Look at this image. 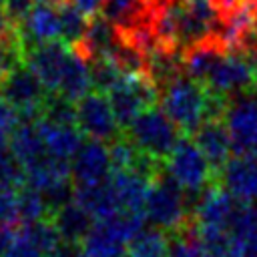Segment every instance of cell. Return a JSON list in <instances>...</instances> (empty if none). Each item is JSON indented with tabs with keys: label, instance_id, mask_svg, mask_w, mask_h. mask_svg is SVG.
Wrapping results in <instances>:
<instances>
[{
	"label": "cell",
	"instance_id": "obj_13",
	"mask_svg": "<svg viewBox=\"0 0 257 257\" xmlns=\"http://www.w3.org/2000/svg\"><path fill=\"white\" fill-rule=\"evenodd\" d=\"M112 173V161L108 153V145L102 141L86 139L70 161V175L74 189L82 187H98Z\"/></svg>",
	"mask_w": 257,
	"mask_h": 257
},
{
	"label": "cell",
	"instance_id": "obj_19",
	"mask_svg": "<svg viewBox=\"0 0 257 257\" xmlns=\"http://www.w3.org/2000/svg\"><path fill=\"white\" fill-rule=\"evenodd\" d=\"M36 128L40 133V139L44 143L48 157L58 161L70 163L84 141V135L78 131L76 124H56L46 118H38Z\"/></svg>",
	"mask_w": 257,
	"mask_h": 257
},
{
	"label": "cell",
	"instance_id": "obj_37",
	"mask_svg": "<svg viewBox=\"0 0 257 257\" xmlns=\"http://www.w3.org/2000/svg\"><path fill=\"white\" fill-rule=\"evenodd\" d=\"M8 147H10V137H8V133H4L0 128V153H4Z\"/></svg>",
	"mask_w": 257,
	"mask_h": 257
},
{
	"label": "cell",
	"instance_id": "obj_41",
	"mask_svg": "<svg viewBox=\"0 0 257 257\" xmlns=\"http://www.w3.org/2000/svg\"><path fill=\"white\" fill-rule=\"evenodd\" d=\"M0 257H2V255H0Z\"/></svg>",
	"mask_w": 257,
	"mask_h": 257
},
{
	"label": "cell",
	"instance_id": "obj_23",
	"mask_svg": "<svg viewBox=\"0 0 257 257\" xmlns=\"http://www.w3.org/2000/svg\"><path fill=\"white\" fill-rule=\"evenodd\" d=\"M106 94H108L112 112H114V116H116V122H118V126H120L122 131L139 116L141 110L149 108V106L143 102V98L139 96V92H137L124 78H120V82H118L116 86H112Z\"/></svg>",
	"mask_w": 257,
	"mask_h": 257
},
{
	"label": "cell",
	"instance_id": "obj_34",
	"mask_svg": "<svg viewBox=\"0 0 257 257\" xmlns=\"http://www.w3.org/2000/svg\"><path fill=\"white\" fill-rule=\"evenodd\" d=\"M209 2H211L213 10H215L219 22H225L233 12L239 10V6H241L245 0H209Z\"/></svg>",
	"mask_w": 257,
	"mask_h": 257
},
{
	"label": "cell",
	"instance_id": "obj_24",
	"mask_svg": "<svg viewBox=\"0 0 257 257\" xmlns=\"http://www.w3.org/2000/svg\"><path fill=\"white\" fill-rule=\"evenodd\" d=\"M169 237L165 231L151 227V229H141L135 239L128 245L126 257H167L169 253Z\"/></svg>",
	"mask_w": 257,
	"mask_h": 257
},
{
	"label": "cell",
	"instance_id": "obj_18",
	"mask_svg": "<svg viewBox=\"0 0 257 257\" xmlns=\"http://www.w3.org/2000/svg\"><path fill=\"white\" fill-rule=\"evenodd\" d=\"M193 139L217 173L233 157V143H231V137H229V131L223 118H207L197 128Z\"/></svg>",
	"mask_w": 257,
	"mask_h": 257
},
{
	"label": "cell",
	"instance_id": "obj_33",
	"mask_svg": "<svg viewBox=\"0 0 257 257\" xmlns=\"http://www.w3.org/2000/svg\"><path fill=\"white\" fill-rule=\"evenodd\" d=\"M32 6H34L32 0H6L4 12H6V16L14 24H18V22H22L28 16V12L32 10Z\"/></svg>",
	"mask_w": 257,
	"mask_h": 257
},
{
	"label": "cell",
	"instance_id": "obj_36",
	"mask_svg": "<svg viewBox=\"0 0 257 257\" xmlns=\"http://www.w3.org/2000/svg\"><path fill=\"white\" fill-rule=\"evenodd\" d=\"M50 257H82V253H80V249H76L72 243H64V245H58V247L50 253Z\"/></svg>",
	"mask_w": 257,
	"mask_h": 257
},
{
	"label": "cell",
	"instance_id": "obj_15",
	"mask_svg": "<svg viewBox=\"0 0 257 257\" xmlns=\"http://www.w3.org/2000/svg\"><path fill=\"white\" fill-rule=\"evenodd\" d=\"M227 52H229V48H227L223 36L219 32H211L181 50V68L189 78H193L197 82H205L211 68Z\"/></svg>",
	"mask_w": 257,
	"mask_h": 257
},
{
	"label": "cell",
	"instance_id": "obj_3",
	"mask_svg": "<svg viewBox=\"0 0 257 257\" xmlns=\"http://www.w3.org/2000/svg\"><path fill=\"white\" fill-rule=\"evenodd\" d=\"M143 215L153 227L165 233H179L193 221L189 195L165 173V169L153 179L149 187Z\"/></svg>",
	"mask_w": 257,
	"mask_h": 257
},
{
	"label": "cell",
	"instance_id": "obj_10",
	"mask_svg": "<svg viewBox=\"0 0 257 257\" xmlns=\"http://www.w3.org/2000/svg\"><path fill=\"white\" fill-rule=\"evenodd\" d=\"M153 175L139 169H118L112 171L106 179V195L112 209L116 213H139L143 215L145 201L149 195V187L153 183Z\"/></svg>",
	"mask_w": 257,
	"mask_h": 257
},
{
	"label": "cell",
	"instance_id": "obj_32",
	"mask_svg": "<svg viewBox=\"0 0 257 257\" xmlns=\"http://www.w3.org/2000/svg\"><path fill=\"white\" fill-rule=\"evenodd\" d=\"M18 124H20V112L4 96H0V128L4 133H12Z\"/></svg>",
	"mask_w": 257,
	"mask_h": 257
},
{
	"label": "cell",
	"instance_id": "obj_30",
	"mask_svg": "<svg viewBox=\"0 0 257 257\" xmlns=\"http://www.w3.org/2000/svg\"><path fill=\"white\" fill-rule=\"evenodd\" d=\"M16 191L18 189L0 183V239L18 223Z\"/></svg>",
	"mask_w": 257,
	"mask_h": 257
},
{
	"label": "cell",
	"instance_id": "obj_17",
	"mask_svg": "<svg viewBox=\"0 0 257 257\" xmlns=\"http://www.w3.org/2000/svg\"><path fill=\"white\" fill-rule=\"evenodd\" d=\"M66 54H68V44L58 38L28 50L24 54V62L36 72V76L42 80L48 92H58Z\"/></svg>",
	"mask_w": 257,
	"mask_h": 257
},
{
	"label": "cell",
	"instance_id": "obj_14",
	"mask_svg": "<svg viewBox=\"0 0 257 257\" xmlns=\"http://www.w3.org/2000/svg\"><path fill=\"white\" fill-rule=\"evenodd\" d=\"M217 183L239 201H257V149L233 155L217 173Z\"/></svg>",
	"mask_w": 257,
	"mask_h": 257
},
{
	"label": "cell",
	"instance_id": "obj_40",
	"mask_svg": "<svg viewBox=\"0 0 257 257\" xmlns=\"http://www.w3.org/2000/svg\"><path fill=\"white\" fill-rule=\"evenodd\" d=\"M4 6H6V0H0V10H4Z\"/></svg>",
	"mask_w": 257,
	"mask_h": 257
},
{
	"label": "cell",
	"instance_id": "obj_38",
	"mask_svg": "<svg viewBox=\"0 0 257 257\" xmlns=\"http://www.w3.org/2000/svg\"><path fill=\"white\" fill-rule=\"evenodd\" d=\"M34 4H48V6H60L66 0H32Z\"/></svg>",
	"mask_w": 257,
	"mask_h": 257
},
{
	"label": "cell",
	"instance_id": "obj_26",
	"mask_svg": "<svg viewBox=\"0 0 257 257\" xmlns=\"http://www.w3.org/2000/svg\"><path fill=\"white\" fill-rule=\"evenodd\" d=\"M16 211H18V223L40 221L50 215V207L46 199L28 185H22L16 191Z\"/></svg>",
	"mask_w": 257,
	"mask_h": 257
},
{
	"label": "cell",
	"instance_id": "obj_29",
	"mask_svg": "<svg viewBox=\"0 0 257 257\" xmlns=\"http://www.w3.org/2000/svg\"><path fill=\"white\" fill-rule=\"evenodd\" d=\"M20 62H24V50L18 40V34L14 32L6 38H0V82Z\"/></svg>",
	"mask_w": 257,
	"mask_h": 257
},
{
	"label": "cell",
	"instance_id": "obj_31",
	"mask_svg": "<svg viewBox=\"0 0 257 257\" xmlns=\"http://www.w3.org/2000/svg\"><path fill=\"white\" fill-rule=\"evenodd\" d=\"M24 179H26V171L8 147L4 153H0V183L20 189L24 185Z\"/></svg>",
	"mask_w": 257,
	"mask_h": 257
},
{
	"label": "cell",
	"instance_id": "obj_7",
	"mask_svg": "<svg viewBox=\"0 0 257 257\" xmlns=\"http://www.w3.org/2000/svg\"><path fill=\"white\" fill-rule=\"evenodd\" d=\"M48 94L50 92L42 80L26 62L14 66L0 82V96H4L20 112V120L36 122L42 118V106Z\"/></svg>",
	"mask_w": 257,
	"mask_h": 257
},
{
	"label": "cell",
	"instance_id": "obj_28",
	"mask_svg": "<svg viewBox=\"0 0 257 257\" xmlns=\"http://www.w3.org/2000/svg\"><path fill=\"white\" fill-rule=\"evenodd\" d=\"M42 118L56 124H76V102L60 92H50L42 106Z\"/></svg>",
	"mask_w": 257,
	"mask_h": 257
},
{
	"label": "cell",
	"instance_id": "obj_21",
	"mask_svg": "<svg viewBox=\"0 0 257 257\" xmlns=\"http://www.w3.org/2000/svg\"><path fill=\"white\" fill-rule=\"evenodd\" d=\"M10 151L22 163L24 171L48 157L40 133L36 128V122H28V120H20V124L10 133Z\"/></svg>",
	"mask_w": 257,
	"mask_h": 257
},
{
	"label": "cell",
	"instance_id": "obj_39",
	"mask_svg": "<svg viewBox=\"0 0 257 257\" xmlns=\"http://www.w3.org/2000/svg\"><path fill=\"white\" fill-rule=\"evenodd\" d=\"M179 2H183V4H191V2H203V0H179Z\"/></svg>",
	"mask_w": 257,
	"mask_h": 257
},
{
	"label": "cell",
	"instance_id": "obj_25",
	"mask_svg": "<svg viewBox=\"0 0 257 257\" xmlns=\"http://www.w3.org/2000/svg\"><path fill=\"white\" fill-rule=\"evenodd\" d=\"M88 70H90V90H98L104 94L112 86H116L124 74L122 68L118 66V62L110 54L94 56L88 62Z\"/></svg>",
	"mask_w": 257,
	"mask_h": 257
},
{
	"label": "cell",
	"instance_id": "obj_1",
	"mask_svg": "<svg viewBox=\"0 0 257 257\" xmlns=\"http://www.w3.org/2000/svg\"><path fill=\"white\" fill-rule=\"evenodd\" d=\"M235 199L217 181L209 185L193 205V229L203 241L209 257H225L231 247V229L239 209Z\"/></svg>",
	"mask_w": 257,
	"mask_h": 257
},
{
	"label": "cell",
	"instance_id": "obj_35",
	"mask_svg": "<svg viewBox=\"0 0 257 257\" xmlns=\"http://www.w3.org/2000/svg\"><path fill=\"white\" fill-rule=\"evenodd\" d=\"M86 18H92L96 16L100 10H102V2L104 0H70Z\"/></svg>",
	"mask_w": 257,
	"mask_h": 257
},
{
	"label": "cell",
	"instance_id": "obj_9",
	"mask_svg": "<svg viewBox=\"0 0 257 257\" xmlns=\"http://www.w3.org/2000/svg\"><path fill=\"white\" fill-rule=\"evenodd\" d=\"M76 126L86 139L102 141L106 145L122 135L108 94L98 90H88L82 98L76 100Z\"/></svg>",
	"mask_w": 257,
	"mask_h": 257
},
{
	"label": "cell",
	"instance_id": "obj_8",
	"mask_svg": "<svg viewBox=\"0 0 257 257\" xmlns=\"http://www.w3.org/2000/svg\"><path fill=\"white\" fill-rule=\"evenodd\" d=\"M60 235L50 219L14 225L0 239L2 257H50L60 245Z\"/></svg>",
	"mask_w": 257,
	"mask_h": 257
},
{
	"label": "cell",
	"instance_id": "obj_12",
	"mask_svg": "<svg viewBox=\"0 0 257 257\" xmlns=\"http://www.w3.org/2000/svg\"><path fill=\"white\" fill-rule=\"evenodd\" d=\"M223 120L233 143V155L257 149V98L251 92L231 96Z\"/></svg>",
	"mask_w": 257,
	"mask_h": 257
},
{
	"label": "cell",
	"instance_id": "obj_6",
	"mask_svg": "<svg viewBox=\"0 0 257 257\" xmlns=\"http://www.w3.org/2000/svg\"><path fill=\"white\" fill-rule=\"evenodd\" d=\"M163 169L187 195H201L217 181V171L211 167L195 139L187 135L179 139Z\"/></svg>",
	"mask_w": 257,
	"mask_h": 257
},
{
	"label": "cell",
	"instance_id": "obj_27",
	"mask_svg": "<svg viewBox=\"0 0 257 257\" xmlns=\"http://www.w3.org/2000/svg\"><path fill=\"white\" fill-rule=\"evenodd\" d=\"M56 8L60 14V40L66 42L68 46H72L84 38L86 28H88V18L70 0L62 2Z\"/></svg>",
	"mask_w": 257,
	"mask_h": 257
},
{
	"label": "cell",
	"instance_id": "obj_20",
	"mask_svg": "<svg viewBox=\"0 0 257 257\" xmlns=\"http://www.w3.org/2000/svg\"><path fill=\"white\" fill-rule=\"evenodd\" d=\"M50 221L54 223V227L64 243L76 245L84 239V235L92 227L94 217L78 201L70 199L50 213Z\"/></svg>",
	"mask_w": 257,
	"mask_h": 257
},
{
	"label": "cell",
	"instance_id": "obj_2",
	"mask_svg": "<svg viewBox=\"0 0 257 257\" xmlns=\"http://www.w3.org/2000/svg\"><path fill=\"white\" fill-rule=\"evenodd\" d=\"M207 88L203 82L189 78L185 72L171 78L159 88V106L187 137H193L205 122Z\"/></svg>",
	"mask_w": 257,
	"mask_h": 257
},
{
	"label": "cell",
	"instance_id": "obj_16",
	"mask_svg": "<svg viewBox=\"0 0 257 257\" xmlns=\"http://www.w3.org/2000/svg\"><path fill=\"white\" fill-rule=\"evenodd\" d=\"M14 26L24 54L38 44L60 38V14L56 6L34 4L28 16Z\"/></svg>",
	"mask_w": 257,
	"mask_h": 257
},
{
	"label": "cell",
	"instance_id": "obj_5",
	"mask_svg": "<svg viewBox=\"0 0 257 257\" xmlns=\"http://www.w3.org/2000/svg\"><path fill=\"white\" fill-rule=\"evenodd\" d=\"M122 135L141 153L149 155L159 163L167 161V157L183 137L179 126L167 116V112L159 104L141 110L139 116L122 131Z\"/></svg>",
	"mask_w": 257,
	"mask_h": 257
},
{
	"label": "cell",
	"instance_id": "obj_11",
	"mask_svg": "<svg viewBox=\"0 0 257 257\" xmlns=\"http://www.w3.org/2000/svg\"><path fill=\"white\" fill-rule=\"evenodd\" d=\"M257 82L255 70L243 52H227L205 78V88L223 96H235L249 92Z\"/></svg>",
	"mask_w": 257,
	"mask_h": 257
},
{
	"label": "cell",
	"instance_id": "obj_4",
	"mask_svg": "<svg viewBox=\"0 0 257 257\" xmlns=\"http://www.w3.org/2000/svg\"><path fill=\"white\" fill-rule=\"evenodd\" d=\"M143 229L139 213H116L94 219L92 227L78 243L82 257H126L128 245Z\"/></svg>",
	"mask_w": 257,
	"mask_h": 257
},
{
	"label": "cell",
	"instance_id": "obj_22",
	"mask_svg": "<svg viewBox=\"0 0 257 257\" xmlns=\"http://www.w3.org/2000/svg\"><path fill=\"white\" fill-rule=\"evenodd\" d=\"M88 90H90L88 62L80 54H76L74 50L68 48V54H66V60H64V68H62V76H60V84H58V92L76 102Z\"/></svg>",
	"mask_w": 257,
	"mask_h": 257
}]
</instances>
